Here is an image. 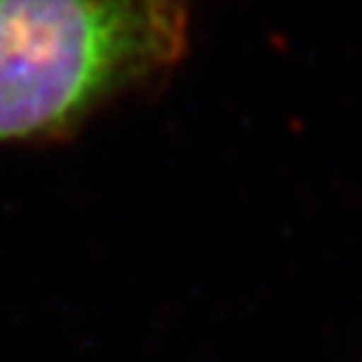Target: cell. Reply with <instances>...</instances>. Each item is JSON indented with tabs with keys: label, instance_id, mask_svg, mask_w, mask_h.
<instances>
[{
	"label": "cell",
	"instance_id": "cell-1",
	"mask_svg": "<svg viewBox=\"0 0 362 362\" xmlns=\"http://www.w3.org/2000/svg\"><path fill=\"white\" fill-rule=\"evenodd\" d=\"M189 0H0V144L76 131L189 53Z\"/></svg>",
	"mask_w": 362,
	"mask_h": 362
}]
</instances>
